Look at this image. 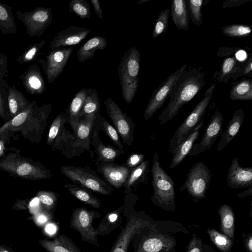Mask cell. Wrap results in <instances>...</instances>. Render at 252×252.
<instances>
[{"label":"cell","mask_w":252,"mask_h":252,"mask_svg":"<svg viewBox=\"0 0 252 252\" xmlns=\"http://www.w3.org/2000/svg\"><path fill=\"white\" fill-rule=\"evenodd\" d=\"M205 76L203 72L196 68L186 70L181 75L171 89L166 107L158 117L160 124L173 119L194 97L205 85Z\"/></svg>","instance_id":"cell-1"},{"label":"cell","mask_w":252,"mask_h":252,"mask_svg":"<svg viewBox=\"0 0 252 252\" xmlns=\"http://www.w3.org/2000/svg\"><path fill=\"white\" fill-rule=\"evenodd\" d=\"M140 57V51L135 47H131L125 53L118 66L122 95L128 104L132 101L138 87Z\"/></svg>","instance_id":"cell-2"},{"label":"cell","mask_w":252,"mask_h":252,"mask_svg":"<svg viewBox=\"0 0 252 252\" xmlns=\"http://www.w3.org/2000/svg\"><path fill=\"white\" fill-rule=\"evenodd\" d=\"M151 173L153 194L151 200L164 210L174 212L176 207L174 182L160 166L157 152L153 156Z\"/></svg>","instance_id":"cell-3"},{"label":"cell","mask_w":252,"mask_h":252,"mask_svg":"<svg viewBox=\"0 0 252 252\" xmlns=\"http://www.w3.org/2000/svg\"><path fill=\"white\" fill-rule=\"evenodd\" d=\"M143 232V235L139 233V236L137 233L132 239L133 252H176L174 237L156 231L153 224L151 223Z\"/></svg>","instance_id":"cell-4"},{"label":"cell","mask_w":252,"mask_h":252,"mask_svg":"<svg viewBox=\"0 0 252 252\" xmlns=\"http://www.w3.org/2000/svg\"><path fill=\"white\" fill-rule=\"evenodd\" d=\"M215 86V83L210 86L206 91L201 100L176 129L172 138L169 142L170 149H173L179 145L202 120L212 98Z\"/></svg>","instance_id":"cell-5"},{"label":"cell","mask_w":252,"mask_h":252,"mask_svg":"<svg viewBox=\"0 0 252 252\" xmlns=\"http://www.w3.org/2000/svg\"><path fill=\"white\" fill-rule=\"evenodd\" d=\"M61 170L71 181L85 188L103 195L111 194L112 188L90 168L62 166Z\"/></svg>","instance_id":"cell-6"},{"label":"cell","mask_w":252,"mask_h":252,"mask_svg":"<svg viewBox=\"0 0 252 252\" xmlns=\"http://www.w3.org/2000/svg\"><path fill=\"white\" fill-rule=\"evenodd\" d=\"M211 178L210 170L206 165L203 162H198L189 171L185 183L179 191L186 190L196 199H205L206 192L209 187Z\"/></svg>","instance_id":"cell-7"},{"label":"cell","mask_w":252,"mask_h":252,"mask_svg":"<svg viewBox=\"0 0 252 252\" xmlns=\"http://www.w3.org/2000/svg\"><path fill=\"white\" fill-rule=\"evenodd\" d=\"M101 216L99 212L89 210L84 207L75 208L71 214L70 227L80 234L82 241L99 246L98 235L95 228L93 226V222L95 218Z\"/></svg>","instance_id":"cell-8"},{"label":"cell","mask_w":252,"mask_h":252,"mask_svg":"<svg viewBox=\"0 0 252 252\" xmlns=\"http://www.w3.org/2000/svg\"><path fill=\"white\" fill-rule=\"evenodd\" d=\"M107 113L113 122L115 128L123 141L131 146L133 140L135 124L129 117L123 112L116 103L110 97L104 101Z\"/></svg>","instance_id":"cell-9"},{"label":"cell","mask_w":252,"mask_h":252,"mask_svg":"<svg viewBox=\"0 0 252 252\" xmlns=\"http://www.w3.org/2000/svg\"><path fill=\"white\" fill-rule=\"evenodd\" d=\"M17 17L26 27L27 32L30 36L42 35L53 20L50 7H37L33 10L22 13L17 12Z\"/></svg>","instance_id":"cell-10"},{"label":"cell","mask_w":252,"mask_h":252,"mask_svg":"<svg viewBox=\"0 0 252 252\" xmlns=\"http://www.w3.org/2000/svg\"><path fill=\"white\" fill-rule=\"evenodd\" d=\"M187 64H184L168 77L154 91L144 113L146 120L150 119L161 108L166 99L173 85L181 75L186 70Z\"/></svg>","instance_id":"cell-11"},{"label":"cell","mask_w":252,"mask_h":252,"mask_svg":"<svg viewBox=\"0 0 252 252\" xmlns=\"http://www.w3.org/2000/svg\"><path fill=\"white\" fill-rule=\"evenodd\" d=\"M151 224L149 220L142 217L130 215L127 216V220L122 229L113 247L109 252H127L128 246L134 236L142 232Z\"/></svg>","instance_id":"cell-12"},{"label":"cell","mask_w":252,"mask_h":252,"mask_svg":"<svg viewBox=\"0 0 252 252\" xmlns=\"http://www.w3.org/2000/svg\"><path fill=\"white\" fill-rule=\"evenodd\" d=\"M223 116L217 110L211 118L200 141L195 143L189 151V156H195L209 150L222 131Z\"/></svg>","instance_id":"cell-13"},{"label":"cell","mask_w":252,"mask_h":252,"mask_svg":"<svg viewBox=\"0 0 252 252\" xmlns=\"http://www.w3.org/2000/svg\"><path fill=\"white\" fill-rule=\"evenodd\" d=\"M73 51L70 47L53 50L48 54L44 66L48 83H52L62 73Z\"/></svg>","instance_id":"cell-14"},{"label":"cell","mask_w":252,"mask_h":252,"mask_svg":"<svg viewBox=\"0 0 252 252\" xmlns=\"http://www.w3.org/2000/svg\"><path fill=\"white\" fill-rule=\"evenodd\" d=\"M91 32L90 29L72 26L59 32L50 43L53 50L67 48L79 44Z\"/></svg>","instance_id":"cell-15"},{"label":"cell","mask_w":252,"mask_h":252,"mask_svg":"<svg viewBox=\"0 0 252 252\" xmlns=\"http://www.w3.org/2000/svg\"><path fill=\"white\" fill-rule=\"evenodd\" d=\"M226 180L227 186L230 189L249 187L252 186V168L241 167L237 158L235 157L228 169Z\"/></svg>","instance_id":"cell-16"},{"label":"cell","mask_w":252,"mask_h":252,"mask_svg":"<svg viewBox=\"0 0 252 252\" xmlns=\"http://www.w3.org/2000/svg\"><path fill=\"white\" fill-rule=\"evenodd\" d=\"M98 169L106 181L116 188L125 184L131 171L126 166L103 162H100Z\"/></svg>","instance_id":"cell-17"},{"label":"cell","mask_w":252,"mask_h":252,"mask_svg":"<svg viewBox=\"0 0 252 252\" xmlns=\"http://www.w3.org/2000/svg\"><path fill=\"white\" fill-rule=\"evenodd\" d=\"M204 124L202 120L195 127L192 132L187 136L179 145L169 152L172 158L169 168L173 169L179 165L188 155L195 142L198 138L200 130Z\"/></svg>","instance_id":"cell-18"},{"label":"cell","mask_w":252,"mask_h":252,"mask_svg":"<svg viewBox=\"0 0 252 252\" xmlns=\"http://www.w3.org/2000/svg\"><path fill=\"white\" fill-rule=\"evenodd\" d=\"M245 113L242 108L236 110L228 123L226 129L222 133L217 151L220 152L228 146L238 132L244 120Z\"/></svg>","instance_id":"cell-19"},{"label":"cell","mask_w":252,"mask_h":252,"mask_svg":"<svg viewBox=\"0 0 252 252\" xmlns=\"http://www.w3.org/2000/svg\"><path fill=\"white\" fill-rule=\"evenodd\" d=\"M3 166L16 175L26 178L43 179L47 177L46 171L28 162L19 161L3 163Z\"/></svg>","instance_id":"cell-20"},{"label":"cell","mask_w":252,"mask_h":252,"mask_svg":"<svg viewBox=\"0 0 252 252\" xmlns=\"http://www.w3.org/2000/svg\"><path fill=\"white\" fill-rule=\"evenodd\" d=\"M107 44L106 39L100 36L95 35L88 40L77 51L78 61L84 63L91 59L97 50H104Z\"/></svg>","instance_id":"cell-21"},{"label":"cell","mask_w":252,"mask_h":252,"mask_svg":"<svg viewBox=\"0 0 252 252\" xmlns=\"http://www.w3.org/2000/svg\"><path fill=\"white\" fill-rule=\"evenodd\" d=\"M23 83L27 91L31 94H40L46 89L42 75L37 66L32 68L24 74Z\"/></svg>","instance_id":"cell-22"},{"label":"cell","mask_w":252,"mask_h":252,"mask_svg":"<svg viewBox=\"0 0 252 252\" xmlns=\"http://www.w3.org/2000/svg\"><path fill=\"white\" fill-rule=\"evenodd\" d=\"M41 244L48 252H81L73 241L64 235H61L53 241L42 240Z\"/></svg>","instance_id":"cell-23"},{"label":"cell","mask_w":252,"mask_h":252,"mask_svg":"<svg viewBox=\"0 0 252 252\" xmlns=\"http://www.w3.org/2000/svg\"><path fill=\"white\" fill-rule=\"evenodd\" d=\"M171 16L172 21L178 29L188 30L189 17L186 0H173L172 1Z\"/></svg>","instance_id":"cell-24"},{"label":"cell","mask_w":252,"mask_h":252,"mask_svg":"<svg viewBox=\"0 0 252 252\" xmlns=\"http://www.w3.org/2000/svg\"><path fill=\"white\" fill-rule=\"evenodd\" d=\"M87 92V88H83L78 91L75 94L69 105L68 121L72 129L81 118Z\"/></svg>","instance_id":"cell-25"},{"label":"cell","mask_w":252,"mask_h":252,"mask_svg":"<svg viewBox=\"0 0 252 252\" xmlns=\"http://www.w3.org/2000/svg\"><path fill=\"white\" fill-rule=\"evenodd\" d=\"M100 108V100L97 91L94 89H87L81 119H96L99 115Z\"/></svg>","instance_id":"cell-26"},{"label":"cell","mask_w":252,"mask_h":252,"mask_svg":"<svg viewBox=\"0 0 252 252\" xmlns=\"http://www.w3.org/2000/svg\"><path fill=\"white\" fill-rule=\"evenodd\" d=\"M220 216V230L223 234L234 240L235 217L231 207L227 204L221 205L218 210Z\"/></svg>","instance_id":"cell-27"},{"label":"cell","mask_w":252,"mask_h":252,"mask_svg":"<svg viewBox=\"0 0 252 252\" xmlns=\"http://www.w3.org/2000/svg\"><path fill=\"white\" fill-rule=\"evenodd\" d=\"M149 164L148 160H144L139 165L131 170L125 184V187L126 189V192L128 193L132 188L136 187L139 184H147Z\"/></svg>","instance_id":"cell-28"},{"label":"cell","mask_w":252,"mask_h":252,"mask_svg":"<svg viewBox=\"0 0 252 252\" xmlns=\"http://www.w3.org/2000/svg\"><path fill=\"white\" fill-rule=\"evenodd\" d=\"M123 208V206H122L106 215L97 228H95L98 236L106 235L120 226L122 223L121 213Z\"/></svg>","instance_id":"cell-29"},{"label":"cell","mask_w":252,"mask_h":252,"mask_svg":"<svg viewBox=\"0 0 252 252\" xmlns=\"http://www.w3.org/2000/svg\"><path fill=\"white\" fill-rule=\"evenodd\" d=\"M8 103L10 114L15 117L24 111L30 104L22 94L14 88L8 91Z\"/></svg>","instance_id":"cell-30"},{"label":"cell","mask_w":252,"mask_h":252,"mask_svg":"<svg viewBox=\"0 0 252 252\" xmlns=\"http://www.w3.org/2000/svg\"><path fill=\"white\" fill-rule=\"evenodd\" d=\"M229 97L233 100H252V81L250 79H242L231 88Z\"/></svg>","instance_id":"cell-31"},{"label":"cell","mask_w":252,"mask_h":252,"mask_svg":"<svg viewBox=\"0 0 252 252\" xmlns=\"http://www.w3.org/2000/svg\"><path fill=\"white\" fill-rule=\"evenodd\" d=\"M243 63L239 62L235 57L225 59L221 64L220 70L217 75V82L227 83Z\"/></svg>","instance_id":"cell-32"},{"label":"cell","mask_w":252,"mask_h":252,"mask_svg":"<svg viewBox=\"0 0 252 252\" xmlns=\"http://www.w3.org/2000/svg\"><path fill=\"white\" fill-rule=\"evenodd\" d=\"M65 187L74 196L80 201L95 208H99L101 207L100 200L93 195L86 189L72 184L66 185Z\"/></svg>","instance_id":"cell-33"},{"label":"cell","mask_w":252,"mask_h":252,"mask_svg":"<svg viewBox=\"0 0 252 252\" xmlns=\"http://www.w3.org/2000/svg\"><path fill=\"white\" fill-rule=\"evenodd\" d=\"M0 30L3 33H15L17 28L12 12L8 6L0 2Z\"/></svg>","instance_id":"cell-34"},{"label":"cell","mask_w":252,"mask_h":252,"mask_svg":"<svg viewBox=\"0 0 252 252\" xmlns=\"http://www.w3.org/2000/svg\"><path fill=\"white\" fill-rule=\"evenodd\" d=\"M33 106L30 104L24 111L14 117L12 119L0 127V134L16 129L27 121L31 114Z\"/></svg>","instance_id":"cell-35"},{"label":"cell","mask_w":252,"mask_h":252,"mask_svg":"<svg viewBox=\"0 0 252 252\" xmlns=\"http://www.w3.org/2000/svg\"><path fill=\"white\" fill-rule=\"evenodd\" d=\"M207 233L211 241L221 252H230L233 240L214 228H208Z\"/></svg>","instance_id":"cell-36"},{"label":"cell","mask_w":252,"mask_h":252,"mask_svg":"<svg viewBox=\"0 0 252 252\" xmlns=\"http://www.w3.org/2000/svg\"><path fill=\"white\" fill-rule=\"evenodd\" d=\"M95 118H82L76 124L73 130L79 140L89 141V136Z\"/></svg>","instance_id":"cell-37"},{"label":"cell","mask_w":252,"mask_h":252,"mask_svg":"<svg viewBox=\"0 0 252 252\" xmlns=\"http://www.w3.org/2000/svg\"><path fill=\"white\" fill-rule=\"evenodd\" d=\"M68 6L69 12L74 13L81 20L90 19L91 10L86 0H71Z\"/></svg>","instance_id":"cell-38"},{"label":"cell","mask_w":252,"mask_h":252,"mask_svg":"<svg viewBox=\"0 0 252 252\" xmlns=\"http://www.w3.org/2000/svg\"><path fill=\"white\" fill-rule=\"evenodd\" d=\"M98 155V161L111 162L114 161L120 155V151L110 146H105L102 143L97 145L95 148Z\"/></svg>","instance_id":"cell-39"},{"label":"cell","mask_w":252,"mask_h":252,"mask_svg":"<svg viewBox=\"0 0 252 252\" xmlns=\"http://www.w3.org/2000/svg\"><path fill=\"white\" fill-rule=\"evenodd\" d=\"M203 0H187V9L188 10L189 16L194 24L200 27L203 23L201 7Z\"/></svg>","instance_id":"cell-40"},{"label":"cell","mask_w":252,"mask_h":252,"mask_svg":"<svg viewBox=\"0 0 252 252\" xmlns=\"http://www.w3.org/2000/svg\"><path fill=\"white\" fill-rule=\"evenodd\" d=\"M223 33L229 37H240L249 36L252 32V27L245 24H233L222 28Z\"/></svg>","instance_id":"cell-41"},{"label":"cell","mask_w":252,"mask_h":252,"mask_svg":"<svg viewBox=\"0 0 252 252\" xmlns=\"http://www.w3.org/2000/svg\"><path fill=\"white\" fill-rule=\"evenodd\" d=\"M169 13L170 10L168 8L160 12L153 29V38H155L166 31L168 25Z\"/></svg>","instance_id":"cell-42"},{"label":"cell","mask_w":252,"mask_h":252,"mask_svg":"<svg viewBox=\"0 0 252 252\" xmlns=\"http://www.w3.org/2000/svg\"><path fill=\"white\" fill-rule=\"evenodd\" d=\"M185 252H216V251L211 246L203 243L200 238L195 234H193Z\"/></svg>","instance_id":"cell-43"},{"label":"cell","mask_w":252,"mask_h":252,"mask_svg":"<svg viewBox=\"0 0 252 252\" xmlns=\"http://www.w3.org/2000/svg\"><path fill=\"white\" fill-rule=\"evenodd\" d=\"M66 114L62 113L55 119L49 131L48 136V144L51 143L61 131V128L66 120Z\"/></svg>","instance_id":"cell-44"},{"label":"cell","mask_w":252,"mask_h":252,"mask_svg":"<svg viewBox=\"0 0 252 252\" xmlns=\"http://www.w3.org/2000/svg\"><path fill=\"white\" fill-rule=\"evenodd\" d=\"M102 124L104 130L108 137L117 146L121 153L124 154V147L116 129L105 119H103Z\"/></svg>","instance_id":"cell-45"},{"label":"cell","mask_w":252,"mask_h":252,"mask_svg":"<svg viewBox=\"0 0 252 252\" xmlns=\"http://www.w3.org/2000/svg\"><path fill=\"white\" fill-rule=\"evenodd\" d=\"M45 40L32 45L19 58L17 61L20 63L29 62L32 60L37 54L39 50L44 46Z\"/></svg>","instance_id":"cell-46"},{"label":"cell","mask_w":252,"mask_h":252,"mask_svg":"<svg viewBox=\"0 0 252 252\" xmlns=\"http://www.w3.org/2000/svg\"><path fill=\"white\" fill-rule=\"evenodd\" d=\"M38 199L47 208L52 209L57 201V197L52 192L40 191L38 194Z\"/></svg>","instance_id":"cell-47"},{"label":"cell","mask_w":252,"mask_h":252,"mask_svg":"<svg viewBox=\"0 0 252 252\" xmlns=\"http://www.w3.org/2000/svg\"><path fill=\"white\" fill-rule=\"evenodd\" d=\"M242 76L252 77V58L250 57L248 61L240 66L232 76L233 80H235Z\"/></svg>","instance_id":"cell-48"},{"label":"cell","mask_w":252,"mask_h":252,"mask_svg":"<svg viewBox=\"0 0 252 252\" xmlns=\"http://www.w3.org/2000/svg\"><path fill=\"white\" fill-rule=\"evenodd\" d=\"M144 158L145 155L142 154L136 153L131 155L127 159L126 166L132 170L144 161Z\"/></svg>","instance_id":"cell-49"},{"label":"cell","mask_w":252,"mask_h":252,"mask_svg":"<svg viewBox=\"0 0 252 252\" xmlns=\"http://www.w3.org/2000/svg\"><path fill=\"white\" fill-rule=\"evenodd\" d=\"M242 236L244 238V242L245 248L247 252H252V233H244Z\"/></svg>","instance_id":"cell-50"},{"label":"cell","mask_w":252,"mask_h":252,"mask_svg":"<svg viewBox=\"0 0 252 252\" xmlns=\"http://www.w3.org/2000/svg\"><path fill=\"white\" fill-rule=\"evenodd\" d=\"M249 1L248 0H227L224 1L222 5V8L231 7L238 6Z\"/></svg>","instance_id":"cell-51"},{"label":"cell","mask_w":252,"mask_h":252,"mask_svg":"<svg viewBox=\"0 0 252 252\" xmlns=\"http://www.w3.org/2000/svg\"><path fill=\"white\" fill-rule=\"evenodd\" d=\"M91 2L92 4L96 16L100 19L103 18V12L100 6L99 1L98 0H91Z\"/></svg>","instance_id":"cell-52"},{"label":"cell","mask_w":252,"mask_h":252,"mask_svg":"<svg viewBox=\"0 0 252 252\" xmlns=\"http://www.w3.org/2000/svg\"><path fill=\"white\" fill-rule=\"evenodd\" d=\"M236 59L239 61L243 62L247 58V54L243 50H240L236 53Z\"/></svg>","instance_id":"cell-53"},{"label":"cell","mask_w":252,"mask_h":252,"mask_svg":"<svg viewBox=\"0 0 252 252\" xmlns=\"http://www.w3.org/2000/svg\"><path fill=\"white\" fill-rule=\"evenodd\" d=\"M252 186L249 187V189L245 191L239 193L237 195L238 197L244 198L248 195L251 196L252 195Z\"/></svg>","instance_id":"cell-54"},{"label":"cell","mask_w":252,"mask_h":252,"mask_svg":"<svg viewBox=\"0 0 252 252\" xmlns=\"http://www.w3.org/2000/svg\"><path fill=\"white\" fill-rule=\"evenodd\" d=\"M45 229L46 232L50 234H53L55 233L56 230L55 226L52 224H49L47 225Z\"/></svg>","instance_id":"cell-55"},{"label":"cell","mask_w":252,"mask_h":252,"mask_svg":"<svg viewBox=\"0 0 252 252\" xmlns=\"http://www.w3.org/2000/svg\"><path fill=\"white\" fill-rule=\"evenodd\" d=\"M0 116L3 117L4 116V110L2 105V99L1 96V94L0 93Z\"/></svg>","instance_id":"cell-56"},{"label":"cell","mask_w":252,"mask_h":252,"mask_svg":"<svg viewBox=\"0 0 252 252\" xmlns=\"http://www.w3.org/2000/svg\"><path fill=\"white\" fill-rule=\"evenodd\" d=\"M37 220L40 223H44L46 221L47 218L44 215H40L38 217Z\"/></svg>","instance_id":"cell-57"},{"label":"cell","mask_w":252,"mask_h":252,"mask_svg":"<svg viewBox=\"0 0 252 252\" xmlns=\"http://www.w3.org/2000/svg\"><path fill=\"white\" fill-rule=\"evenodd\" d=\"M39 200L38 198L33 199L30 203V205L31 207L35 206L38 204Z\"/></svg>","instance_id":"cell-58"},{"label":"cell","mask_w":252,"mask_h":252,"mask_svg":"<svg viewBox=\"0 0 252 252\" xmlns=\"http://www.w3.org/2000/svg\"><path fill=\"white\" fill-rule=\"evenodd\" d=\"M149 0H140L138 3L137 4H142L144 2H147V1H148Z\"/></svg>","instance_id":"cell-59"},{"label":"cell","mask_w":252,"mask_h":252,"mask_svg":"<svg viewBox=\"0 0 252 252\" xmlns=\"http://www.w3.org/2000/svg\"><path fill=\"white\" fill-rule=\"evenodd\" d=\"M2 252H7L6 251H3Z\"/></svg>","instance_id":"cell-60"}]
</instances>
